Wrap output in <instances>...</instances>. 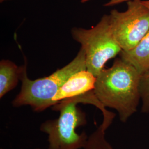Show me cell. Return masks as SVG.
Here are the masks:
<instances>
[{"label":"cell","instance_id":"1","mask_svg":"<svg viewBox=\"0 0 149 149\" xmlns=\"http://www.w3.org/2000/svg\"><path fill=\"white\" fill-rule=\"evenodd\" d=\"M141 76L133 65L119 57L111 68L104 69L97 76L95 95L106 108L117 111L122 122H127L137 112L141 101Z\"/></svg>","mask_w":149,"mask_h":149},{"label":"cell","instance_id":"2","mask_svg":"<svg viewBox=\"0 0 149 149\" xmlns=\"http://www.w3.org/2000/svg\"><path fill=\"white\" fill-rule=\"evenodd\" d=\"M27 65L25 60L20 77L21 89L12 104L15 107L29 106L37 112H43L53 106L54 97L70 76L79 71L87 69L85 52L81 47L70 63L47 77L37 80L29 79L27 76Z\"/></svg>","mask_w":149,"mask_h":149},{"label":"cell","instance_id":"3","mask_svg":"<svg viewBox=\"0 0 149 149\" xmlns=\"http://www.w3.org/2000/svg\"><path fill=\"white\" fill-rule=\"evenodd\" d=\"M79 103L72 99L60 102L53 109L60 112L59 118L48 120L40 125V130L48 135V149H84L88 137L76 129L87 123L86 115L77 107Z\"/></svg>","mask_w":149,"mask_h":149},{"label":"cell","instance_id":"4","mask_svg":"<svg viewBox=\"0 0 149 149\" xmlns=\"http://www.w3.org/2000/svg\"><path fill=\"white\" fill-rule=\"evenodd\" d=\"M71 33L85 52L86 69L96 77L104 69L107 62L122 50L114 37L108 15H103L90 29L76 27Z\"/></svg>","mask_w":149,"mask_h":149},{"label":"cell","instance_id":"5","mask_svg":"<svg viewBox=\"0 0 149 149\" xmlns=\"http://www.w3.org/2000/svg\"><path fill=\"white\" fill-rule=\"evenodd\" d=\"M127 10H112L109 15L114 37L122 50L134 48L149 31V9L141 1L127 2Z\"/></svg>","mask_w":149,"mask_h":149},{"label":"cell","instance_id":"6","mask_svg":"<svg viewBox=\"0 0 149 149\" xmlns=\"http://www.w3.org/2000/svg\"><path fill=\"white\" fill-rule=\"evenodd\" d=\"M96 79V76L87 69L74 73L54 97V106L65 100L81 96L94 90Z\"/></svg>","mask_w":149,"mask_h":149},{"label":"cell","instance_id":"7","mask_svg":"<svg viewBox=\"0 0 149 149\" xmlns=\"http://www.w3.org/2000/svg\"><path fill=\"white\" fill-rule=\"evenodd\" d=\"M119 57L131 64L142 74L149 70V31L131 50H122Z\"/></svg>","mask_w":149,"mask_h":149},{"label":"cell","instance_id":"8","mask_svg":"<svg viewBox=\"0 0 149 149\" xmlns=\"http://www.w3.org/2000/svg\"><path fill=\"white\" fill-rule=\"evenodd\" d=\"M23 66L19 67L9 60L0 62V98L16 87L20 80Z\"/></svg>","mask_w":149,"mask_h":149},{"label":"cell","instance_id":"9","mask_svg":"<svg viewBox=\"0 0 149 149\" xmlns=\"http://www.w3.org/2000/svg\"><path fill=\"white\" fill-rule=\"evenodd\" d=\"M114 117L103 118L101 124L88 137L84 149H113L111 144L107 141L106 131L112 124Z\"/></svg>","mask_w":149,"mask_h":149},{"label":"cell","instance_id":"10","mask_svg":"<svg viewBox=\"0 0 149 149\" xmlns=\"http://www.w3.org/2000/svg\"><path fill=\"white\" fill-rule=\"evenodd\" d=\"M139 90L142 102L141 111L149 114V70L141 76Z\"/></svg>","mask_w":149,"mask_h":149},{"label":"cell","instance_id":"11","mask_svg":"<svg viewBox=\"0 0 149 149\" xmlns=\"http://www.w3.org/2000/svg\"><path fill=\"white\" fill-rule=\"evenodd\" d=\"M91 0H81V2L84 3H86ZM142 1V0H110L108 3L104 5V6L106 7H110L112 6L116 5H118L119 3H121L124 2H129V1Z\"/></svg>","mask_w":149,"mask_h":149},{"label":"cell","instance_id":"12","mask_svg":"<svg viewBox=\"0 0 149 149\" xmlns=\"http://www.w3.org/2000/svg\"><path fill=\"white\" fill-rule=\"evenodd\" d=\"M141 3L145 6L148 8L149 9V0H145V1H141Z\"/></svg>","mask_w":149,"mask_h":149},{"label":"cell","instance_id":"13","mask_svg":"<svg viewBox=\"0 0 149 149\" xmlns=\"http://www.w3.org/2000/svg\"><path fill=\"white\" fill-rule=\"evenodd\" d=\"M5 1H7V0H0V2L2 3V2H3Z\"/></svg>","mask_w":149,"mask_h":149},{"label":"cell","instance_id":"14","mask_svg":"<svg viewBox=\"0 0 149 149\" xmlns=\"http://www.w3.org/2000/svg\"><path fill=\"white\" fill-rule=\"evenodd\" d=\"M39 149V148H37V149Z\"/></svg>","mask_w":149,"mask_h":149}]
</instances>
